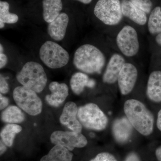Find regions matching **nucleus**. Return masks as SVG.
<instances>
[{
	"mask_svg": "<svg viewBox=\"0 0 161 161\" xmlns=\"http://www.w3.org/2000/svg\"><path fill=\"white\" fill-rule=\"evenodd\" d=\"M6 147L7 146H6V144L4 143L1 140V142H0V154H1V155H3L6 152L7 150Z\"/></svg>",
	"mask_w": 161,
	"mask_h": 161,
	"instance_id": "31",
	"label": "nucleus"
},
{
	"mask_svg": "<svg viewBox=\"0 0 161 161\" xmlns=\"http://www.w3.org/2000/svg\"><path fill=\"white\" fill-rule=\"evenodd\" d=\"M78 108L73 102L67 103L60 117V123L71 131L81 132L82 126L78 117Z\"/></svg>",
	"mask_w": 161,
	"mask_h": 161,
	"instance_id": "11",
	"label": "nucleus"
},
{
	"mask_svg": "<svg viewBox=\"0 0 161 161\" xmlns=\"http://www.w3.org/2000/svg\"><path fill=\"white\" fill-rule=\"evenodd\" d=\"M48 88L51 94L45 96V100L52 107H58L65 101L69 94L68 86L64 83L52 81Z\"/></svg>",
	"mask_w": 161,
	"mask_h": 161,
	"instance_id": "14",
	"label": "nucleus"
},
{
	"mask_svg": "<svg viewBox=\"0 0 161 161\" xmlns=\"http://www.w3.org/2000/svg\"><path fill=\"white\" fill-rule=\"evenodd\" d=\"M138 71L132 63H125L119 76L118 83L121 93L127 95L132 92L136 83Z\"/></svg>",
	"mask_w": 161,
	"mask_h": 161,
	"instance_id": "10",
	"label": "nucleus"
},
{
	"mask_svg": "<svg viewBox=\"0 0 161 161\" xmlns=\"http://www.w3.org/2000/svg\"><path fill=\"white\" fill-rule=\"evenodd\" d=\"M148 29L151 34L161 33V8L156 7L150 12L148 21Z\"/></svg>",
	"mask_w": 161,
	"mask_h": 161,
	"instance_id": "24",
	"label": "nucleus"
},
{
	"mask_svg": "<svg viewBox=\"0 0 161 161\" xmlns=\"http://www.w3.org/2000/svg\"><path fill=\"white\" fill-rule=\"evenodd\" d=\"M1 119L6 123H21L25 120V115L19 107L12 105L7 107L2 112Z\"/></svg>",
	"mask_w": 161,
	"mask_h": 161,
	"instance_id": "21",
	"label": "nucleus"
},
{
	"mask_svg": "<svg viewBox=\"0 0 161 161\" xmlns=\"http://www.w3.org/2000/svg\"><path fill=\"white\" fill-rule=\"evenodd\" d=\"M90 161H117L114 155L108 152L98 153L95 158Z\"/></svg>",
	"mask_w": 161,
	"mask_h": 161,
	"instance_id": "26",
	"label": "nucleus"
},
{
	"mask_svg": "<svg viewBox=\"0 0 161 161\" xmlns=\"http://www.w3.org/2000/svg\"><path fill=\"white\" fill-rule=\"evenodd\" d=\"M94 13L99 21L108 26L117 25L123 16L119 0H98Z\"/></svg>",
	"mask_w": 161,
	"mask_h": 161,
	"instance_id": "7",
	"label": "nucleus"
},
{
	"mask_svg": "<svg viewBox=\"0 0 161 161\" xmlns=\"http://www.w3.org/2000/svg\"><path fill=\"white\" fill-rule=\"evenodd\" d=\"M84 4H88L92 2V0H76Z\"/></svg>",
	"mask_w": 161,
	"mask_h": 161,
	"instance_id": "35",
	"label": "nucleus"
},
{
	"mask_svg": "<svg viewBox=\"0 0 161 161\" xmlns=\"http://www.w3.org/2000/svg\"><path fill=\"white\" fill-rule=\"evenodd\" d=\"M125 161H141L137 154L134 153H131L127 156Z\"/></svg>",
	"mask_w": 161,
	"mask_h": 161,
	"instance_id": "30",
	"label": "nucleus"
},
{
	"mask_svg": "<svg viewBox=\"0 0 161 161\" xmlns=\"http://www.w3.org/2000/svg\"><path fill=\"white\" fill-rule=\"evenodd\" d=\"M156 42L160 46H161V33L158 34L155 38Z\"/></svg>",
	"mask_w": 161,
	"mask_h": 161,
	"instance_id": "34",
	"label": "nucleus"
},
{
	"mask_svg": "<svg viewBox=\"0 0 161 161\" xmlns=\"http://www.w3.org/2000/svg\"><path fill=\"white\" fill-rule=\"evenodd\" d=\"M9 104V99L3 94H0V110L5 109Z\"/></svg>",
	"mask_w": 161,
	"mask_h": 161,
	"instance_id": "29",
	"label": "nucleus"
},
{
	"mask_svg": "<svg viewBox=\"0 0 161 161\" xmlns=\"http://www.w3.org/2000/svg\"><path fill=\"white\" fill-rule=\"evenodd\" d=\"M147 95L150 100L161 102V71H155L150 74L147 82Z\"/></svg>",
	"mask_w": 161,
	"mask_h": 161,
	"instance_id": "18",
	"label": "nucleus"
},
{
	"mask_svg": "<svg viewBox=\"0 0 161 161\" xmlns=\"http://www.w3.org/2000/svg\"><path fill=\"white\" fill-rule=\"evenodd\" d=\"M7 78L2 74L0 75V92L1 94H7L9 92V85L7 81Z\"/></svg>",
	"mask_w": 161,
	"mask_h": 161,
	"instance_id": "27",
	"label": "nucleus"
},
{
	"mask_svg": "<svg viewBox=\"0 0 161 161\" xmlns=\"http://www.w3.org/2000/svg\"><path fill=\"white\" fill-rule=\"evenodd\" d=\"M105 56L98 47L93 44L80 45L74 53V66L86 74H100L105 65Z\"/></svg>",
	"mask_w": 161,
	"mask_h": 161,
	"instance_id": "1",
	"label": "nucleus"
},
{
	"mask_svg": "<svg viewBox=\"0 0 161 161\" xmlns=\"http://www.w3.org/2000/svg\"><path fill=\"white\" fill-rule=\"evenodd\" d=\"M124 110L128 120L136 131L144 136L152 133L154 116L143 103L136 99H129L124 104Z\"/></svg>",
	"mask_w": 161,
	"mask_h": 161,
	"instance_id": "2",
	"label": "nucleus"
},
{
	"mask_svg": "<svg viewBox=\"0 0 161 161\" xmlns=\"http://www.w3.org/2000/svg\"><path fill=\"white\" fill-rule=\"evenodd\" d=\"M121 4L124 16L141 26H144L147 23V14L132 4L130 0H122Z\"/></svg>",
	"mask_w": 161,
	"mask_h": 161,
	"instance_id": "15",
	"label": "nucleus"
},
{
	"mask_svg": "<svg viewBox=\"0 0 161 161\" xmlns=\"http://www.w3.org/2000/svg\"><path fill=\"white\" fill-rule=\"evenodd\" d=\"M157 126L158 130L161 131V109L159 111L158 114Z\"/></svg>",
	"mask_w": 161,
	"mask_h": 161,
	"instance_id": "32",
	"label": "nucleus"
},
{
	"mask_svg": "<svg viewBox=\"0 0 161 161\" xmlns=\"http://www.w3.org/2000/svg\"><path fill=\"white\" fill-rule=\"evenodd\" d=\"M69 22L68 15L65 13L61 12L53 21L47 23V34L53 41H62L66 36Z\"/></svg>",
	"mask_w": 161,
	"mask_h": 161,
	"instance_id": "12",
	"label": "nucleus"
},
{
	"mask_svg": "<svg viewBox=\"0 0 161 161\" xmlns=\"http://www.w3.org/2000/svg\"><path fill=\"white\" fill-rule=\"evenodd\" d=\"M125 60L122 55L115 53L112 55L104 73L103 80L107 84L115 83L117 80Z\"/></svg>",
	"mask_w": 161,
	"mask_h": 161,
	"instance_id": "13",
	"label": "nucleus"
},
{
	"mask_svg": "<svg viewBox=\"0 0 161 161\" xmlns=\"http://www.w3.org/2000/svg\"><path fill=\"white\" fill-rule=\"evenodd\" d=\"M78 117L82 126L95 131H102L106 128L108 117L96 104L89 103L78 108Z\"/></svg>",
	"mask_w": 161,
	"mask_h": 161,
	"instance_id": "5",
	"label": "nucleus"
},
{
	"mask_svg": "<svg viewBox=\"0 0 161 161\" xmlns=\"http://www.w3.org/2000/svg\"><path fill=\"white\" fill-rule=\"evenodd\" d=\"M39 56L42 63L51 69H58L66 66L70 60L67 51L53 40H47L41 45Z\"/></svg>",
	"mask_w": 161,
	"mask_h": 161,
	"instance_id": "4",
	"label": "nucleus"
},
{
	"mask_svg": "<svg viewBox=\"0 0 161 161\" xmlns=\"http://www.w3.org/2000/svg\"><path fill=\"white\" fill-rule=\"evenodd\" d=\"M130 2L147 14L150 13L152 9L153 4L150 0H130Z\"/></svg>",
	"mask_w": 161,
	"mask_h": 161,
	"instance_id": "25",
	"label": "nucleus"
},
{
	"mask_svg": "<svg viewBox=\"0 0 161 161\" xmlns=\"http://www.w3.org/2000/svg\"><path fill=\"white\" fill-rule=\"evenodd\" d=\"M73 154L65 147L55 145L40 161H72Z\"/></svg>",
	"mask_w": 161,
	"mask_h": 161,
	"instance_id": "20",
	"label": "nucleus"
},
{
	"mask_svg": "<svg viewBox=\"0 0 161 161\" xmlns=\"http://www.w3.org/2000/svg\"><path fill=\"white\" fill-rule=\"evenodd\" d=\"M13 96L18 106L29 115L36 116L42 112V101L33 90L23 86H18L14 90Z\"/></svg>",
	"mask_w": 161,
	"mask_h": 161,
	"instance_id": "6",
	"label": "nucleus"
},
{
	"mask_svg": "<svg viewBox=\"0 0 161 161\" xmlns=\"http://www.w3.org/2000/svg\"><path fill=\"white\" fill-rule=\"evenodd\" d=\"M155 155L159 161H161V146L158 147L155 151Z\"/></svg>",
	"mask_w": 161,
	"mask_h": 161,
	"instance_id": "33",
	"label": "nucleus"
},
{
	"mask_svg": "<svg viewBox=\"0 0 161 161\" xmlns=\"http://www.w3.org/2000/svg\"><path fill=\"white\" fill-rule=\"evenodd\" d=\"M119 49L127 57H132L139 50L138 36L135 28L130 25L124 26L116 38Z\"/></svg>",
	"mask_w": 161,
	"mask_h": 161,
	"instance_id": "8",
	"label": "nucleus"
},
{
	"mask_svg": "<svg viewBox=\"0 0 161 161\" xmlns=\"http://www.w3.org/2000/svg\"><path fill=\"white\" fill-rule=\"evenodd\" d=\"M9 59L7 55L5 53H0V69H1L5 68L8 64Z\"/></svg>",
	"mask_w": 161,
	"mask_h": 161,
	"instance_id": "28",
	"label": "nucleus"
},
{
	"mask_svg": "<svg viewBox=\"0 0 161 161\" xmlns=\"http://www.w3.org/2000/svg\"><path fill=\"white\" fill-rule=\"evenodd\" d=\"M50 140L55 145L62 146L70 151L75 148L85 147L88 143L86 137L81 132L72 131H54L51 135Z\"/></svg>",
	"mask_w": 161,
	"mask_h": 161,
	"instance_id": "9",
	"label": "nucleus"
},
{
	"mask_svg": "<svg viewBox=\"0 0 161 161\" xmlns=\"http://www.w3.org/2000/svg\"><path fill=\"white\" fill-rule=\"evenodd\" d=\"M43 18L45 22L49 23L55 19L63 9L62 0H43Z\"/></svg>",
	"mask_w": 161,
	"mask_h": 161,
	"instance_id": "19",
	"label": "nucleus"
},
{
	"mask_svg": "<svg viewBox=\"0 0 161 161\" xmlns=\"http://www.w3.org/2000/svg\"><path fill=\"white\" fill-rule=\"evenodd\" d=\"M19 17L16 14L9 12V3L0 1V29H3L6 24H14L17 23Z\"/></svg>",
	"mask_w": 161,
	"mask_h": 161,
	"instance_id": "22",
	"label": "nucleus"
},
{
	"mask_svg": "<svg viewBox=\"0 0 161 161\" xmlns=\"http://www.w3.org/2000/svg\"><path fill=\"white\" fill-rule=\"evenodd\" d=\"M22 127L17 124H8L0 133L2 140L8 147H11L17 134L22 131Z\"/></svg>",
	"mask_w": 161,
	"mask_h": 161,
	"instance_id": "23",
	"label": "nucleus"
},
{
	"mask_svg": "<svg viewBox=\"0 0 161 161\" xmlns=\"http://www.w3.org/2000/svg\"><path fill=\"white\" fill-rule=\"evenodd\" d=\"M70 86L73 93L75 95H80L85 88H93L96 85L94 79L89 78L87 74L82 72H78L72 75L70 79Z\"/></svg>",
	"mask_w": 161,
	"mask_h": 161,
	"instance_id": "17",
	"label": "nucleus"
},
{
	"mask_svg": "<svg viewBox=\"0 0 161 161\" xmlns=\"http://www.w3.org/2000/svg\"><path fill=\"white\" fill-rule=\"evenodd\" d=\"M133 126L127 117L118 119L112 126L113 136L118 142L124 143L129 140L132 134Z\"/></svg>",
	"mask_w": 161,
	"mask_h": 161,
	"instance_id": "16",
	"label": "nucleus"
},
{
	"mask_svg": "<svg viewBox=\"0 0 161 161\" xmlns=\"http://www.w3.org/2000/svg\"><path fill=\"white\" fill-rule=\"evenodd\" d=\"M16 78L21 85L37 93L43 92L47 84V75L44 68L36 61H29L24 64Z\"/></svg>",
	"mask_w": 161,
	"mask_h": 161,
	"instance_id": "3",
	"label": "nucleus"
}]
</instances>
